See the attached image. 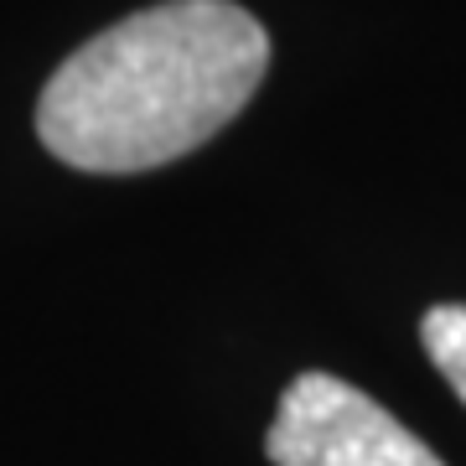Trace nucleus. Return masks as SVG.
<instances>
[{
  "label": "nucleus",
  "mask_w": 466,
  "mask_h": 466,
  "mask_svg": "<svg viewBox=\"0 0 466 466\" xmlns=\"http://www.w3.org/2000/svg\"><path fill=\"white\" fill-rule=\"evenodd\" d=\"M275 466H446L379 400L332 373H300L265 435Z\"/></svg>",
  "instance_id": "2"
},
{
  "label": "nucleus",
  "mask_w": 466,
  "mask_h": 466,
  "mask_svg": "<svg viewBox=\"0 0 466 466\" xmlns=\"http://www.w3.org/2000/svg\"><path fill=\"white\" fill-rule=\"evenodd\" d=\"M420 342L441 368V379L456 389V400L466 404V306H431L420 321Z\"/></svg>",
  "instance_id": "3"
},
{
  "label": "nucleus",
  "mask_w": 466,
  "mask_h": 466,
  "mask_svg": "<svg viewBox=\"0 0 466 466\" xmlns=\"http://www.w3.org/2000/svg\"><path fill=\"white\" fill-rule=\"evenodd\" d=\"M269 67L265 26L233 0H167L99 32L36 99L42 146L78 171L130 177L213 140Z\"/></svg>",
  "instance_id": "1"
}]
</instances>
